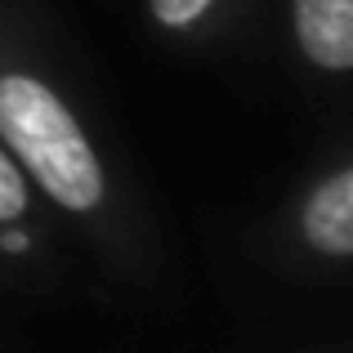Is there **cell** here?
Returning <instances> with one entry per match:
<instances>
[{
    "label": "cell",
    "instance_id": "1",
    "mask_svg": "<svg viewBox=\"0 0 353 353\" xmlns=\"http://www.w3.org/2000/svg\"><path fill=\"white\" fill-rule=\"evenodd\" d=\"M0 143L41 192L77 264L125 291L170 268L165 228L50 0H0Z\"/></svg>",
    "mask_w": 353,
    "mask_h": 353
},
{
    "label": "cell",
    "instance_id": "2",
    "mask_svg": "<svg viewBox=\"0 0 353 353\" xmlns=\"http://www.w3.org/2000/svg\"><path fill=\"white\" fill-rule=\"evenodd\" d=\"M250 250L286 282L340 286L353 268V148L336 130L295 188L250 228Z\"/></svg>",
    "mask_w": 353,
    "mask_h": 353
},
{
    "label": "cell",
    "instance_id": "3",
    "mask_svg": "<svg viewBox=\"0 0 353 353\" xmlns=\"http://www.w3.org/2000/svg\"><path fill=\"white\" fill-rule=\"evenodd\" d=\"M268 41L304 99L349 130L353 0H268Z\"/></svg>",
    "mask_w": 353,
    "mask_h": 353
},
{
    "label": "cell",
    "instance_id": "4",
    "mask_svg": "<svg viewBox=\"0 0 353 353\" xmlns=\"http://www.w3.org/2000/svg\"><path fill=\"white\" fill-rule=\"evenodd\" d=\"M77 277V255L50 219L41 192L0 143V295H63Z\"/></svg>",
    "mask_w": 353,
    "mask_h": 353
},
{
    "label": "cell",
    "instance_id": "5",
    "mask_svg": "<svg viewBox=\"0 0 353 353\" xmlns=\"http://www.w3.org/2000/svg\"><path fill=\"white\" fill-rule=\"evenodd\" d=\"M143 32L170 54L215 59L268 41V0H139Z\"/></svg>",
    "mask_w": 353,
    "mask_h": 353
}]
</instances>
